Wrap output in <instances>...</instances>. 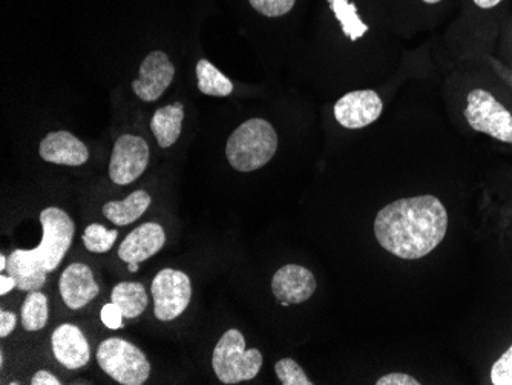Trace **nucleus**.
Segmentation results:
<instances>
[{
	"instance_id": "nucleus-21",
	"label": "nucleus",
	"mask_w": 512,
	"mask_h": 385,
	"mask_svg": "<svg viewBox=\"0 0 512 385\" xmlns=\"http://www.w3.org/2000/svg\"><path fill=\"white\" fill-rule=\"evenodd\" d=\"M330 7L336 19L341 22L342 31L352 40H358L368 30L356 14L355 5L348 4V0H329Z\"/></svg>"
},
{
	"instance_id": "nucleus-24",
	"label": "nucleus",
	"mask_w": 512,
	"mask_h": 385,
	"mask_svg": "<svg viewBox=\"0 0 512 385\" xmlns=\"http://www.w3.org/2000/svg\"><path fill=\"white\" fill-rule=\"evenodd\" d=\"M296 0H249L253 10L266 17L286 16L295 7Z\"/></svg>"
},
{
	"instance_id": "nucleus-3",
	"label": "nucleus",
	"mask_w": 512,
	"mask_h": 385,
	"mask_svg": "<svg viewBox=\"0 0 512 385\" xmlns=\"http://www.w3.org/2000/svg\"><path fill=\"white\" fill-rule=\"evenodd\" d=\"M278 149V134L267 120L250 119L238 126L226 145L230 166L238 172H253L266 166Z\"/></svg>"
},
{
	"instance_id": "nucleus-2",
	"label": "nucleus",
	"mask_w": 512,
	"mask_h": 385,
	"mask_svg": "<svg viewBox=\"0 0 512 385\" xmlns=\"http://www.w3.org/2000/svg\"><path fill=\"white\" fill-rule=\"evenodd\" d=\"M42 241L36 249H16L8 258V272L17 281L20 292L40 290L62 263L73 243L76 226L68 214L59 208H46L40 214Z\"/></svg>"
},
{
	"instance_id": "nucleus-13",
	"label": "nucleus",
	"mask_w": 512,
	"mask_h": 385,
	"mask_svg": "<svg viewBox=\"0 0 512 385\" xmlns=\"http://www.w3.org/2000/svg\"><path fill=\"white\" fill-rule=\"evenodd\" d=\"M166 243L165 229L158 223L138 226L119 247L120 260L126 264H140L157 255Z\"/></svg>"
},
{
	"instance_id": "nucleus-26",
	"label": "nucleus",
	"mask_w": 512,
	"mask_h": 385,
	"mask_svg": "<svg viewBox=\"0 0 512 385\" xmlns=\"http://www.w3.org/2000/svg\"><path fill=\"white\" fill-rule=\"evenodd\" d=\"M100 318H102V323L105 324L108 329L117 330L125 327V323H123L122 310L117 304L109 303L106 306H103L102 312H100Z\"/></svg>"
},
{
	"instance_id": "nucleus-9",
	"label": "nucleus",
	"mask_w": 512,
	"mask_h": 385,
	"mask_svg": "<svg viewBox=\"0 0 512 385\" xmlns=\"http://www.w3.org/2000/svg\"><path fill=\"white\" fill-rule=\"evenodd\" d=\"M384 111V103L376 91L359 89L345 94L335 103V119L347 129H362L375 123Z\"/></svg>"
},
{
	"instance_id": "nucleus-19",
	"label": "nucleus",
	"mask_w": 512,
	"mask_h": 385,
	"mask_svg": "<svg viewBox=\"0 0 512 385\" xmlns=\"http://www.w3.org/2000/svg\"><path fill=\"white\" fill-rule=\"evenodd\" d=\"M198 89L206 96L227 97L234 93V83L227 79L214 63L201 59L197 63Z\"/></svg>"
},
{
	"instance_id": "nucleus-22",
	"label": "nucleus",
	"mask_w": 512,
	"mask_h": 385,
	"mask_svg": "<svg viewBox=\"0 0 512 385\" xmlns=\"http://www.w3.org/2000/svg\"><path fill=\"white\" fill-rule=\"evenodd\" d=\"M117 237H119L117 229L108 231L102 224H89L83 232V244L92 254H106V252L111 251Z\"/></svg>"
},
{
	"instance_id": "nucleus-20",
	"label": "nucleus",
	"mask_w": 512,
	"mask_h": 385,
	"mask_svg": "<svg viewBox=\"0 0 512 385\" xmlns=\"http://www.w3.org/2000/svg\"><path fill=\"white\" fill-rule=\"evenodd\" d=\"M50 316V306H48V297L40 290L28 293V297L23 301L20 309V318H22L23 329L27 332H37L42 330L48 323Z\"/></svg>"
},
{
	"instance_id": "nucleus-8",
	"label": "nucleus",
	"mask_w": 512,
	"mask_h": 385,
	"mask_svg": "<svg viewBox=\"0 0 512 385\" xmlns=\"http://www.w3.org/2000/svg\"><path fill=\"white\" fill-rule=\"evenodd\" d=\"M149 145L138 135H120L112 149L109 177L115 185H131L148 168Z\"/></svg>"
},
{
	"instance_id": "nucleus-29",
	"label": "nucleus",
	"mask_w": 512,
	"mask_h": 385,
	"mask_svg": "<svg viewBox=\"0 0 512 385\" xmlns=\"http://www.w3.org/2000/svg\"><path fill=\"white\" fill-rule=\"evenodd\" d=\"M31 384L33 385H60L62 382L56 378V376L51 375L50 372H46V370H39L36 375L31 379Z\"/></svg>"
},
{
	"instance_id": "nucleus-33",
	"label": "nucleus",
	"mask_w": 512,
	"mask_h": 385,
	"mask_svg": "<svg viewBox=\"0 0 512 385\" xmlns=\"http://www.w3.org/2000/svg\"><path fill=\"white\" fill-rule=\"evenodd\" d=\"M128 269L131 274H135V272H138V264H128Z\"/></svg>"
},
{
	"instance_id": "nucleus-31",
	"label": "nucleus",
	"mask_w": 512,
	"mask_h": 385,
	"mask_svg": "<svg viewBox=\"0 0 512 385\" xmlns=\"http://www.w3.org/2000/svg\"><path fill=\"white\" fill-rule=\"evenodd\" d=\"M502 2L503 0H473V4L480 10H493V8L499 7Z\"/></svg>"
},
{
	"instance_id": "nucleus-30",
	"label": "nucleus",
	"mask_w": 512,
	"mask_h": 385,
	"mask_svg": "<svg viewBox=\"0 0 512 385\" xmlns=\"http://www.w3.org/2000/svg\"><path fill=\"white\" fill-rule=\"evenodd\" d=\"M13 289H17V281L11 275H2L0 277V297H5Z\"/></svg>"
},
{
	"instance_id": "nucleus-17",
	"label": "nucleus",
	"mask_w": 512,
	"mask_h": 385,
	"mask_svg": "<svg viewBox=\"0 0 512 385\" xmlns=\"http://www.w3.org/2000/svg\"><path fill=\"white\" fill-rule=\"evenodd\" d=\"M151 201V195L140 189L132 192L123 201H108L103 206V215L117 226H128L148 211Z\"/></svg>"
},
{
	"instance_id": "nucleus-15",
	"label": "nucleus",
	"mask_w": 512,
	"mask_h": 385,
	"mask_svg": "<svg viewBox=\"0 0 512 385\" xmlns=\"http://www.w3.org/2000/svg\"><path fill=\"white\" fill-rule=\"evenodd\" d=\"M40 157L48 163L82 166L88 162L89 151L85 143L68 131L50 132L39 146Z\"/></svg>"
},
{
	"instance_id": "nucleus-7",
	"label": "nucleus",
	"mask_w": 512,
	"mask_h": 385,
	"mask_svg": "<svg viewBox=\"0 0 512 385\" xmlns=\"http://www.w3.org/2000/svg\"><path fill=\"white\" fill-rule=\"evenodd\" d=\"M151 293L155 318L163 323L174 321L191 303V278L181 270H160L152 281Z\"/></svg>"
},
{
	"instance_id": "nucleus-28",
	"label": "nucleus",
	"mask_w": 512,
	"mask_h": 385,
	"mask_svg": "<svg viewBox=\"0 0 512 385\" xmlns=\"http://www.w3.org/2000/svg\"><path fill=\"white\" fill-rule=\"evenodd\" d=\"M17 318L13 312L2 310L0 312V338H7L16 329Z\"/></svg>"
},
{
	"instance_id": "nucleus-11",
	"label": "nucleus",
	"mask_w": 512,
	"mask_h": 385,
	"mask_svg": "<svg viewBox=\"0 0 512 385\" xmlns=\"http://www.w3.org/2000/svg\"><path fill=\"white\" fill-rule=\"evenodd\" d=\"M316 286L315 275L298 264L281 267L272 280L273 297L284 307L306 303L316 292Z\"/></svg>"
},
{
	"instance_id": "nucleus-25",
	"label": "nucleus",
	"mask_w": 512,
	"mask_h": 385,
	"mask_svg": "<svg viewBox=\"0 0 512 385\" xmlns=\"http://www.w3.org/2000/svg\"><path fill=\"white\" fill-rule=\"evenodd\" d=\"M491 384L512 385V346L494 362L491 369Z\"/></svg>"
},
{
	"instance_id": "nucleus-23",
	"label": "nucleus",
	"mask_w": 512,
	"mask_h": 385,
	"mask_svg": "<svg viewBox=\"0 0 512 385\" xmlns=\"http://www.w3.org/2000/svg\"><path fill=\"white\" fill-rule=\"evenodd\" d=\"M276 376L283 385H312L304 369L292 358L279 359L275 364Z\"/></svg>"
},
{
	"instance_id": "nucleus-10",
	"label": "nucleus",
	"mask_w": 512,
	"mask_h": 385,
	"mask_svg": "<svg viewBox=\"0 0 512 385\" xmlns=\"http://www.w3.org/2000/svg\"><path fill=\"white\" fill-rule=\"evenodd\" d=\"M175 76V66L163 51H152L138 71V79L132 82V91L143 102H155L165 94Z\"/></svg>"
},
{
	"instance_id": "nucleus-16",
	"label": "nucleus",
	"mask_w": 512,
	"mask_h": 385,
	"mask_svg": "<svg viewBox=\"0 0 512 385\" xmlns=\"http://www.w3.org/2000/svg\"><path fill=\"white\" fill-rule=\"evenodd\" d=\"M183 119L184 108L181 102L163 106V108L154 112L151 120V131L160 148H171L177 143L181 128H183Z\"/></svg>"
},
{
	"instance_id": "nucleus-12",
	"label": "nucleus",
	"mask_w": 512,
	"mask_h": 385,
	"mask_svg": "<svg viewBox=\"0 0 512 385\" xmlns=\"http://www.w3.org/2000/svg\"><path fill=\"white\" fill-rule=\"evenodd\" d=\"M59 290L63 303L73 310L88 306L100 292L92 270L83 263H73L63 270Z\"/></svg>"
},
{
	"instance_id": "nucleus-34",
	"label": "nucleus",
	"mask_w": 512,
	"mask_h": 385,
	"mask_svg": "<svg viewBox=\"0 0 512 385\" xmlns=\"http://www.w3.org/2000/svg\"><path fill=\"white\" fill-rule=\"evenodd\" d=\"M422 2H425V4L428 5H436L439 4V2H442V0H422Z\"/></svg>"
},
{
	"instance_id": "nucleus-1",
	"label": "nucleus",
	"mask_w": 512,
	"mask_h": 385,
	"mask_svg": "<svg viewBox=\"0 0 512 385\" xmlns=\"http://www.w3.org/2000/svg\"><path fill=\"white\" fill-rule=\"evenodd\" d=\"M447 231V209L434 195L393 201L375 218L376 240L402 260L427 257L444 241Z\"/></svg>"
},
{
	"instance_id": "nucleus-27",
	"label": "nucleus",
	"mask_w": 512,
	"mask_h": 385,
	"mask_svg": "<svg viewBox=\"0 0 512 385\" xmlns=\"http://www.w3.org/2000/svg\"><path fill=\"white\" fill-rule=\"evenodd\" d=\"M378 385H419L421 382L417 381L413 376L407 375V373H388V375L382 376L376 382Z\"/></svg>"
},
{
	"instance_id": "nucleus-4",
	"label": "nucleus",
	"mask_w": 512,
	"mask_h": 385,
	"mask_svg": "<svg viewBox=\"0 0 512 385\" xmlns=\"http://www.w3.org/2000/svg\"><path fill=\"white\" fill-rule=\"evenodd\" d=\"M263 355L258 349H246V339L237 329L221 336L212 355L215 375L223 384H240L255 379L263 367Z\"/></svg>"
},
{
	"instance_id": "nucleus-5",
	"label": "nucleus",
	"mask_w": 512,
	"mask_h": 385,
	"mask_svg": "<svg viewBox=\"0 0 512 385\" xmlns=\"http://www.w3.org/2000/svg\"><path fill=\"white\" fill-rule=\"evenodd\" d=\"M100 369L122 385H142L151 376L145 353L122 338H108L97 349Z\"/></svg>"
},
{
	"instance_id": "nucleus-6",
	"label": "nucleus",
	"mask_w": 512,
	"mask_h": 385,
	"mask_svg": "<svg viewBox=\"0 0 512 385\" xmlns=\"http://www.w3.org/2000/svg\"><path fill=\"white\" fill-rule=\"evenodd\" d=\"M465 119L476 132L502 143H512V114L486 89L470 91Z\"/></svg>"
},
{
	"instance_id": "nucleus-14",
	"label": "nucleus",
	"mask_w": 512,
	"mask_h": 385,
	"mask_svg": "<svg viewBox=\"0 0 512 385\" xmlns=\"http://www.w3.org/2000/svg\"><path fill=\"white\" fill-rule=\"evenodd\" d=\"M54 356L65 369L79 370L91 359L88 341L79 327L74 324H62L51 336Z\"/></svg>"
},
{
	"instance_id": "nucleus-32",
	"label": "nucleus",
	"mask_w": 512,
	"mask_h": 385,
	"mask_svg": "<svg viewBox=\"0 0 512 385\" xmlns=\"http://www.w3.org/2000/svg\"><path fill=\"white\" fill-rule=\"evenodd\" d=\"M8 269V258L5 257L4 254L0 255V270L4 272V270Z\"/></svg>"
},
{
	"instance_id": "nucleus-18",
	"label": "nucleus",
	"mask_w": 512,
	"mask_h": 385,
	"mask_svg": "<svg viewBox=\"0 0 512 385\" xmlns=\"http://www.w3.org/2000/svg\"><path fill=\"white\" fill-rule=\"evenodd\" d=\"M111 300L112 303L120 307L123 316L128 320H134L142 315L148 309L149 304L145 286L140 283H129V281L117 284L112 289Z\"/></svg>"
}]
</instances>
